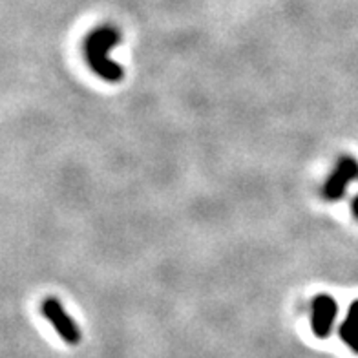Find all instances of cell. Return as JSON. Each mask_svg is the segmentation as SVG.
<instances>
[{
    "label": "cell",
    "mask_w": 358,
    "mask_h": 358,
    "mask_svg": "<svg viewBox=\"0 0 358 358\" xmlns=\"http://www.w3.org/2000/svg\"><path fill=\"white\" fill-rule=\"evenodd\" d=\"M338 313V306H336L335 298L329 294H320L315 298L313 302V333L318 338H325L329 336L331 329H333V322Z\"/></svg>",
    "instance_id": "4"
},
{
    "label": "cell",
    "mask_w": 358,
    "mask_h": 358,
    "mask_svg": "<svg viewBox=\"0 0 358 358\" xmlns=\"http://www.w3.org/2000/svg\"><path fill=\"white\" fill-rule=\"evenodd\" d=\"M340 338L344 340L345 345L351 348L358 355V300L349 306L348 316L340 325Z\"/></svg>",
    "instance_id": "5"
},
{
    "label": "cell",
    "mask_w": 358,
    "mask_h": 358,
    "mask_svg": "<svg viewBox=\"0 0 358 358\" xmlns=\"http://www.w3.org/2000/svg\"><path fill=\"white\" fill-rule=\"evenodd\" d=\"M353 213H355V216L358 217V198L355 199V203H353Z\"/></svg>",
    "instance_id": "6"
},
{
    "label": "cell",
    "mask_w": 358,
    "mask_h": 358,
    "mask_svg": "<svg viewBox=\"0 0 358 358\" xmlns=\"http://www.w3.org/2000/svg\"><path fill=\"white\" fill-rule=\"evenodd\" d=\"M119 41L121 34L110 26L95 28L85 41V57L90 68L108 83H119L124 76L123 68L108 59V52Z\"/></svg>",
    "instance_id": "1"
},
{
    "label": "cell",
    "mask_w": 358,
    "mask_h": 358,
    "mask_svg": "<svg viewBox=\"0 0 358 358\" xmlns=\"http://www.w3.org/2000/svg\"><path fill=\"white\" fill-rule=\"evenodd\" d=\"M41 311H43V315L46 316L48 320H50V324L53 325V329L59 333V336H61L66 344L70 345H77L80 342V331L79 327H77V324L73 320H71L70 316H68V313L64 311V307H62V303L59 302V300H55V298H46L43 302V307H41Z\"/></svg>",
    "instance_id": "2"
},
{
    "label": "cell",
    "mask_w": 358,
    "mask_h": 358,
    "mask_svg": "<svg viewBox=\"0 0 358 358\" xmlns=\"http://www.w3.org/2000/svg\"><path fill=\"white\" fill-rule=\"evenodd\" d=\"M358 176V165L353 157H342L338 161L336 169L333 170L331 178L325 181L324 185V198L329 199V201H335L344 196L345 187H348L349 181H353Z\"/></svg>",
    "instance_id": "3"
}]
</instances>
